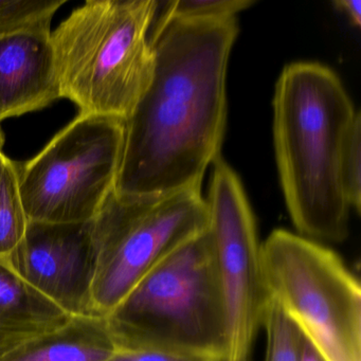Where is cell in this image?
Here are the masks:
<instances>
[{"instance_id":"cell-1","label":"cell","mask_w":361,"mask_h":361,"mask_svg":"<svg viewBox=\"0 0 361 361\" xmlns=\"http://www.w3.org/2000/svg\"><path fill=\"white\" fill-rule=\"evenodd\" d=\"M149 41L155 71L126 121L115 192L169 193L202 188L221 157L227 124V71L238 35L235 18L159 16Z\"/></svg>"},{"instance_id":"cell-2","label":"cell","mask_w":361,"mask_h":361,"mask_svg":"<svg viewBox=\"0 0 361 361\" xmlns=\"http://www.w3.org/2000/svg\"><path fill=\"white\" fill-rule=\"evenodd\" d=\"M272 109L274 154L291 221L304 238L343 242L352 209L340 164L358 109L339 75L317 62L284 67Z\"/></svg>"},{"instance_id":"cell-3","label":"cell","mask_w":361,"mask_h":361,"mask_svg":"<svg viewBox=\"0 0 361 361\" xmlns=\"http://www.w3.org/2000/svg\"><path fill=\"white\" fill-rule=\"evenodd\" d=\"M156 0H90L51 32L62 98L80 115L126 120L155 71Z\"/></svg>"},{"instance_id":"cell-4","label":"cell","mask_w":361,"mask_h":361,"mask_svg":"<svg viewBox=\"0 0 361 361\" xmlns=\"http://www.w3.org/2000/svg\"><path fill=\"white\" fill-rule=\"evenodd\" d=\"M104 318L118 348L225 360L227 314L209 230L158 264Z\"/></svg>"},{"instance_id":"cell-5","label":"cell","mask_w":361,"mask_h":361,"mask_svg":"<svg viewBox=\"0 0 361 361\" xmlns=\"http://www.w3.org/2000/svg\"><path fill=\"white\" fill-rule=\"evenodd\" d=\"M92 224V310L106 317L158 264L208 229V204L202 188L138 195L114 190Z\"/></svg>"},{"instance_id":"cell-6","label":"cell","mask_w":361,"mask_h":361,"mask_svg":"<svg viewBox=\"0 0 361 361\" xmlns=\"http://www.w3.org/2000/svg\"><path fill=\"white\" fill-rule=\"evenodd\" d=\"M261 255L270 298L327 361H361V287L341 257L284 229L269 234Z\"/></svg>"},{"instance_id":"cell-7","label":"cell","mask_w":361,"mask_h":361,"mask_svg":"<svg viewBox=\"0 0 361 361\" xmlns=\"http://www.w3.org/2000/svg\"><path fill=\"white\" fill-rule=\"evenodd\" d=\"M126 138V121L79 115L18 168L29 221H94L115 190Z\"/></svg>"},{"instance_id":"cell-8","label":"cell","mask_w":361,"mask_h":361,"mask_svg":"<svg viewBox=\"0 0 361 361\" xmlns=\"http://www.w3.org/2000/svg\"><path fill=\"white\" fill-rule=\"evenodd\" d=\"M209 233L227 314L224 361H250L270 295L262 269L255 214L235 171L219 157L206 198Z\"/></svg>"},{"instance_id":"cell-9","label":"cell","mask_w":361,"mask_h":361,"mask_svg":"<svg viewBox=\"0 0 361 361\" xmlns=\"http://www.w3.org/2000/svg\"><path fill=\"white\" fill-rule=\"evenodd\" d=\"M5 257L23 280L71 317L94 316L98 250L92 221H29L22 242Z\"/></svg>"},{"instance_id":"cell-10","label":"cell","mask_w":361,"mask_h":361,"mask_svg":"<svg viewBox=\"0 0 361 361\" xmlns=\"http://www.w3.org/2000/svg\"><path fill=\"white\" fill-rule=\"evenodd\" d=\"M51 32L37 29L0 37V122L62 98Z\"/></svg>"},{"instance_id":"cell-11","label":"cell","mask_w":361,"mask_h":361,"mask_svg":"<svg viewBox=\"0 0 361 361\" xmlns=\"http://www.w3.org/2000/svg\"><path fill=\"white\" fill-rule=\"evenodd\" d=\"M71 319V314L23 280L5 257H0V359Z\"/></svg>"},{"instance_id":"cell-12","label":"cell","mask_w":361,"mask_h":361,"mask_svg":"<svg viewBox=\"0 0 361 361\" xmlns=\"http://www.w3.org/2000/svg\"><path fill=\"white\" fill-rule=\"evenodd\" d=\"M117 350L104 317L77 316L0 361H106Z\"/></svg>"},{"instance_id":"cell-13","label":"cell","mask_w":361,"mask_h":361,"mask_svg":"<svg viewBox=\"0 0 361 361\" xmlns=\"http://www.w3.org/2000/svg\"><path fill=\"white\" fill-rule=\"evenodd\" d=\"M28 224L18 164L6 156L0 147V257H8L20 245Z\"/></svg>"},{"instance_id":"cell-14","label":"cell","mask_w":361,"mask_h":361,"mask_svg":"<svg viewBox=\"0 0 361 361\" xmlns=\"http://www.w3.org/2000/svg\"><path fill=\"white\" fill-rule=\"evenodd\" d=\"M262 329L266 337L264 361H300L304 334L272 298L266 304Z\"/></svg>"},{"instance_id":"cell-15","label":"cell","mask_w":361,"mask_h":361,"mask_svg":"<svg viewBox=\"0 0 361 361\" xmlns=\"http://www.w3.org/2000/svg\"><path fill=\"white\" fill-rule=\"evenodd\" d=\"M66 0H0V37L51 29L52 18Z\"/></svg>"},{"instance_id":"cell-16","label":"cell","mask_w":361,"mask_h":361,"mask_svg":"<svg viewBox=\"0 0 361 361\" xmlns=\"http://www.w3.org/2000/svg\"><path fill=\"white\" fill-rule=\"evenodd\" d=\"M255 0H175L166 4L164 18L219 20L235 18L238 12L255 5Z\"/></svg>"},{"instance_id":"cell-17","label":"cell","mask_w":361,"mask_h":361,"mask_svg":"<svg viewBox=\"0 0 361 361\" xmlns=\"http://www.w3.org/2000/svg\"><path fill=\"white\" fill-rule=\"evenodd\" d=\"M341 178L346 200L357 214L361 211V116L348 128L341 154Z\"/></svg>"},{"instance_id":"cell-18","label":"cell","mask_w":361,"mask_h":361,"mask_svg":"<svg viewBox=\"0 0 361 361\" xmlns=\"http://www.w3.org/2000/svg\"><path fill=\"white\" fill-rule=\"evenodd\" d=\"M106 361H223L209 357L181 354L160 350H126L118 348Z\"/></svg>"},{"instance_id":"cell-19","label":"cell","mask_w":361,"mask_h":361,"mask_svg":"<svg viewBox=\"0 0 361 361\" xmlns=\"http://www.w3.org/2000/svg\"><path fill=\"white\" fill-rule=\"evenodd\" d=\"M334 7L342 12L354 27L361 25V1L360 0H336Z\"/></svg>"},{"instance_id":"cell-20","label":"cell","mask_w":361,"mask_h":361,"mask_svg":"<svg viewBox=\"0 0 361 361\" xmlns=\"http://www.w3.org/2000/svg\"><path fill=\"white\" fill-rule=\"evenodd\" d=\"M300 361H327V359L321 354L320 350L312 343V341L304 336Z\"/></svg>"},{"instance_id":"cell-21","label":"cell","mask_w":361,"mask_h":361,"mask_svg":"<svg viewBox=\"0 0 361 361\" xmlns=\"http://www.w3.org/2000/svg\"><path fill=\"white\" fill-rule=\"evenodd\" d=\"M0 147H3V136H1V133H0Z\"/></svg>"}]
</instances>
